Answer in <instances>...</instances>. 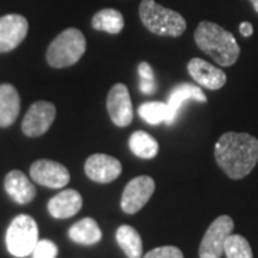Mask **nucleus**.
I'll list each match as a JSON object with an SVG mask.
<instances>
[{"instance_id": "obj_7", "label": "nucleus", "mask_w": 258, "mask_h": 258, "mask_svg": "<svg viewBox=\"0 0 258 258\" xmlns=\"http://www.w3.org/2000/svg\"><path fill=\"white\" fill-rule=\"evenodd\" d=\"M155 191V181L148 175H141L131 179L125 186L122 198H120V208L125 214H137L139 212L148 201L151 200Z\"/></svg>"}, {"instance_id": "obj_18", "label": "nucleus", "mask_w": 258, "mask_h": 258, "mask_svg": "<svg viewBox=\"0 0 258 258\" xmlns=\"http://www.w3.org/2000/svg\"><path fill=\"white\" fill-rule=\"evenodd\" d=\"M69 238L81 245H95L102 240V231L93 218H82L68 231Z\"/></svg>"}, {"instance_id": "obj_27", "label": "nucleus", "mask_w": 258, "mask_h": 258, "mask_svg": "<svg viewBox=\"0 0 258 258\" xmlns=\"http://www.w3.org/2000/svg\"><path fill=\"white\" fill-rule=\"evenodd\" d=\"M240 33L244 37H249L254 33V28L249 22H242L240 25Z\"/></svg>"}, {"instance_id": "obj_8", "label": "nucleus", "mask_w": 258, "mask_h": 258, "mask_svg": "<svg viewBox=\"0 0 258 258\" xmlns=\"http://www.w3.org/2000/svg\"><path fill=\"white\" fill-rule=\"evenodd\" d=\"M55 118L56 108L53 103L46 101L35 102L23 118L22 132L30 138L42 137L52 126Z\"/></svg>"}, {"instance_id": "obj_4", "label": "nucleus", "mask_w": 258, "mask_h": 258, "mask_svg": "<svg viewBox=\"0 0 258 258\" xmlns=\"http://www.w3.org/2000/svg\"><path fill=\"white\" fill-rule=\"evenodd\" d=\"M86 50V39L76 28H69L50 42L46 50V60L52 68L62 69L74 66L81 60Z\"/></svg>"}, {"instance_id": "obj_15", "label": "nucleus", "mask_w": 258, "mask_h": 258, "mask_svg": "<svg viewBox=\"0 0 258 258\" xmlns=\"http://www.w3.org/2000/svg\"><path fill=\"white\" fill-rule=\"evenodd\" d=\"M188 99H194V101L201 102V103H207V101H208L200 86L192 85V83H179V85H176L175 88L169 92L168 102H166L168 108H169V115H168V119L165 122L166 125L174 123L182 103L185 101H188Z\"/></svg>"}, {"instance_id": "obj_26", "label": "nucleus", "mask_w": 258, "mask_h": 258, "mask_svg": "<svg viewBox=\"0 0 258 258\" xmlns=\"http://www.w3.org/2000/svg\"><path fill=\"white\" fill-rule=\"evenodd\" d=\"M144 258H184V254L178 247L164 245V247L151 249L144 255Z\"/></svg>"}, {"instance_id": "obj_28", "label": "nucleus", "mask_w": 258, "mask_h": 258, "mask_svg": "<svg viewBox=\"0 0 258 258\" xmlns=\"http://www.w3.org/2000/svg\"><path fill=\"white\" fill-rule=\"evenodd\" d=\"M251 3H252V6H254V9H255V12L258 13V0H249Z\"/></svg>"}, {"instance_id": "obj_25", "label": "nucleus", "mask_w": 258, "mask_h": 258, "mask_svg": "<svg viewBox=\"0 0 258 258\" xmlns=\"http://www.w3.org/2000/svg\"><path fill=\"white\" fill-rule=\"evenodd\" d=\"M30 255H32V258H56L57 247L53 241L40 240L37 241V244L35 245Z\"/></svg>"}, {"instance_id": "obj_23", "label": "nucleus", "mask_w": 258, "mask_h": 258, "mask_svg": "<svg viewBox=\"0 0 258 258\" xmlns=\"http://www.w3.org/2000/svg\"><path fill=\"white\" fill-rule=\"evenodd\" d=\"M224 254L227 258H254L248 240L240 234H231L227 238Z\"/></svg>"}, {"instance_id": "obj_17", "label": "nucleus", "mask_w": 258, "mask_h": 258, "mask_svg": "<svg viewBox=\"0 0 258 258\" xmlns=\"http://www.w3.org/2000/svg\"><path fill=\"white\" fill-rule=\"evenodd\" d=\"M20 112V96L18 89L10 83L0 85V128L15 123Z\"/></svg>"}, {"instance_id": "obj_22", "label": "nucleus", "mask_w": 258, "mask_h": 258, "mask_svg": "<svg viewBox=\"0 0 258 258\" xmlns=\"http://www.w3.org/2000/svg\"><path fill=\"white\" fill-rule=\"evenodd\" d=\"M139 116L151 125H159L166 122L169 115L168 103L164 102H145L139 106Z\"/></svg>"}, {"instance_id": "obj_12", "label": "nucleus", "mask_w": 258, "mask_h": 258, "mask_svg": "<svg viewBox=\"0 0 258 258\" xmlns=\"http://www.w3.org/2000/svg\"><path fill=\"white\" fill-rule=\"evenodd\" d=\"M122 172V164L106 154H93L85 162L86 176L98 184H109Z\"/></svg>"}, {"instance_id": "obj_16", "label": "nucleus", "mask_w": 258, "mask_h": 258, "mask_svg": "<svg viewBox=\"0 0 258 258\" xmlns=\"http://www.w3.org/2000/svg\"><path fill=\"white\" fill-rule=\"evenodd\" d=\"M5 189L15 203L25 205L36 197V186L22 171H10L5 178Z\"/></svg>"}, {"instance_id": "obj_5", "label": "nucleus", "mask_w": 258, "mask_h": 258, "mask_svg": "<svg viewBox=\"0 0 258 258\" xmlns=\"http://www.w3.org/2000/svg\"><path fill=\"white\" fill-rule=\"evenodd\" d=\"M39 241L36 221L26 214L18 215L6 231V247L13 257L23 258L32 254Z\"/></svg>"}, {"instance_id": "obj_6", "label": "nucleus", "mask_w": 258, "mask_h": 258, "mask_svg": "<svg viewBox=\"0 0 258 258\" xmlns=\"http://www.w3.org/2000/svg\"><path fill=\"white\" fill-rule=\"evenodd\" d=\"M234 231L230 215H220L211 222L200 244V258H221L225 241Z\"/></svg>"}, {"instance_id": "obj_1", "label": "nucleus", "mask_w": 258, "mask_h": 258, "mask_svg": "<svg viewBox=\"0 0 258 258\" xmlns=\"http://www.w3.org/2000/svg\"><path fill=\"white\" fill-rule=\"evenodd\" d=\"M215 161L231 179H242L258 162V139L245 132H227L215 144Z\"/></svg>"}, {"instance_id": "obj_20", "label": "nucleus", "mask_w": 258, "mask_h": 258, "mask_svg": "<svg viewBox=\"0 0 258 258\" xmlns=\"http://www.w3.org/2000/svg\"><path fill=\"white\" fill-rule=\"evenodd\" d=\"M125 26V20L119 10L102 9L95 13L92 18V28L109 35H118Z\"/></svg>"}, {"instance_id": "obj_3", "label": "nucleus", "mask_w": 258, "mask_h": 258, "mask_svg": "<svg viewBox=\"0 0 258 258\" xmlns=\"http://www.w3.org/2000/svg\"><path fill=\"white\" fill-rule=\"evenodd\" d=\"M139 18L145 28L158 36L179 37L186 30V22L181 13L166 9L155 0H142Z\"/></svg>"}, {"instance_id": "obj_2", "label": "nucleus", "mask_w": 258, "mask_h": 258, "mask_svg": "<svg viewBox=\"0 0 258 258\" xmlns=\"http://www.w3.org/2000/svg\"><path fill=\"white\" fill-rule=\"evenodd\" d=\"M197 46L212 57L220 66H232L241 53L234 35L212 22H201L194 33Z\"/></svg>"}, {"instance_id": "obj_9", "label": "nucleus", "mask_w": 258, "mask_h": 258, "mask_svg": "<svg viewBox=\"0 0 258 258\" xmlns=\"http://www.w3.org/2000/svg\"><path fill=\"white\" fill-rule=\"evenodd\" d=\"M30 178L42 186L59 189L69 184L71 174L68 168L60 162L50 159H39L30 165Z\"/></svg>"}, {"instance_id": "obj_21", "label": "nucleus", "mask_w": 258, "mask_h": 258, "mask_svg": "<svg viewBox=\"0 0 258 258\" xmlns=\"http://www.w3.org/2000/svg\"><path fill=\"white\" fill-rule=\"evenodd\" d=\"M129 148L134 152V155L142 159H152L157 157L158 151H159L157 139L144 131H137L131 135Z\"/></svg>"}, {"instance_id": "obj_10", "label": "nucleus", "mask_w": 258, "mask_h": 258, "mask_svg": "<svg viewBox=\"0 0 258 258\" xmlns=\"http://www.w3.org/2000/svg\"><path fill=\"white\" fill-rule=\"evenodd\" d=\"M106 108L111 120L119 128H125L134 119V108L128 88L123 83H116L111 88L106 98Z\"/></svg>"}, {"instance_id": "obj_19", "label": "nucleus", "mask_w": 258, "mask_h": 258, "mask_svg": "<svg viewBox=\"0 0 258 258\" xmlns=\"http://www.w3.org/2000/svg\"><path fill=\"white\" fill-rule=\"evenodd\" d=\"M116 242L128 258H142L144 245L139 232L131 225H120L116 230Z\"/></svg>"}, {"instance_id": "obj_14", "label": "nucleus", "mask_w": 258, "mask_h": 258, "mask_svg": "<svg viewBox=\"0 0 258 258\" xmlns=\"http://www.w3.org/2000/svg\"><path fill=\"white\" fill-rule=\"evenodd\" d=\"M82 204V195L78 191L63 189L49 200L47 211L56 220H66L81 211Z\"/></svg>"}, {"instance_id": "obj_13", "label": "nucleus", "mask_w": 258, "mask_h": 258, "mask_svg": "<svg viewBox=\"0 0 258 258\" xmlns=\"http://www.w3.org/2000/svg\"><path fill=\"white\" fill-rule=\"evenodd\" d=\"M186 69L195 82L210 91H218L227 83L225 72L201 57H192L186 64Z\"/></svg>"}, {"instance_id": "obj_24", "label": "nucleus", "mask_w": 258, "mask_h": 258, "mask_svg": "<svg viewBox=\"0 0 258 258\" xmlns=\"http://www.w3.org/2000/svg\"><path fill=\"white\" fill-rule=\"evenodd\" d=\"M139 89L144 95H154L157 92L158 85L155 82V75L148 62H141L138 66Z\"/></svg>"}, {"instance_id": "obj_11", "label": "nucleus", "mask_w": 258, "mask_h": 258, "mask_svg": "<svg viewBox=\"0 0 258 258\" xmlns=\"http://www.w3.org/2000/svg\"><path fill=\"white\" fill-rule=\"evenodd\" d=\"M28 19L22 15L10 13L0 18V53L15 50L28 35Z\"/></svg>"}]
</instances>
